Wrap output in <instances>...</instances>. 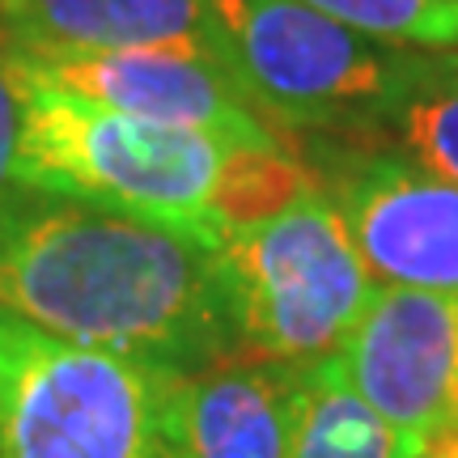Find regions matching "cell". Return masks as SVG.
Returning a JSON list of instances; mask_svg holds the SVG:
<instances>
[{
  "mask_svg": "<svg viewBox=\"0 0 458 458\" xmlns=\"http://www.w3.org/2000/svg\"><path fill=\"white\" fill-rule=\"evenodd\" d=\"M0 310L165 369L238 352L216 246L34 187L0 204Z\"/></svg>",
  "mask_w": 458,
  "mask_h": 458,
  "instance_id": "cell-1",
  "label": "cell"
},
{
  "mask_svg": "<svg viewBox=\"0 0 458 458\" xmlns=\"http://www.w3.org/2000/svg\"><path fill=\"white\" fill-rule=\"evenodd\" d=\"M13 72L21 85V187L145 216L204 246H221L229 229L280 213L310 187L284 148H242L208 131L148 123L51 85L17 60Z\"/></svg>",
  "mask_w": 458,
  "mask_h": 458,
  "instance_id": "cell-2",
  "label": "cell"
},
{
  "mask_svg": "<svg viewBox=\"0 0 458 458\" xmlns=\"http://www.w3.org/2000/svg\"><path fill=\"white\" fill-rule=\"evenodd\" d=\"M208 51L263 119L297 128L386 114L450 77V60L360 34L301 0H213Z\"/></svg>",
  "mask_w": 458,
  "mask_h": 458,
  "instance_id": "cell-3",
  "label": "cell"
},
{
  "mask_svg": "<svg viewBox=\"0 0 458 458\" xmlns=\"http://www.w3.org/2000/svg\"><path fill=\"white\" fill-rule=\"evenodd\" d=\"M216 255L238 352L280 365L340 352L382 289L335 199L314 182L280 213L229 229Z\"/></svg>",
  "mask_w": 458,
  "mask_h": 458,
  "instance_id": "cell-4",
  "label": "cell"
},
{
  "mask_svg": "<svg viewBox=\"0 0 458 458\" xmlns=\"http://www.w3.org/2000/svg\"><path fill=\"white\" fill-rule=\"evenodd\" d=\"M174 374L0 310V458H162Z\"/></svg>",
  "mask_w": 458,
  "mask_h": 458,
  "instance_id": "cell-5",
  "label": "cell"
},
{
  "mask_svg": "<svg viewBox=\"0 0 458 458\" xmlns=\"http://www.w3.org/2000/svg\"><path fill=\"white\" fill-rule=\"evenodd\" d=\"M331 357L416 458L458 433V297L382 284Z\"/></svg>",
  "mask_w": 458,
  "mask_h": 458,
  "instance_id": "cell-6",
  "label": "cell"
},
{
  "mask_svg": "<svg viewBox=\"0 0 458 458\" xmlns=\"http://www.w3.org/2000/svg\"><path fill=\"white\" fill-rule=\"evenodd\" d=\"M4 51V47H0ZM51 85H64L81 98L136 114L148 123L208 131L242 148H284L272 123L233 85L208 47H51L9 51Z\"/></svg>",
  "mask_w": 458,
  "mask_h": 458,
  "instance_id": "cell-7",
  "label": "cell"
},
{
  "mask_svg": "<svg viewBox=\"0 0 458 458\" xmlns=\"http://www.w3.org/2000/svg\"><path fill=\"white\" fill-rule=\"evenodd\" d=\"M331 199L377 284L458 297V182L420 162L369 157Z\"/></svg>",
  "mask_w": 458,
  "mask_h": 458,
  "instance_id": "cell-8",
  "label": "cell"
},
{
  "mask_svg": "<svg viewBox=\"0 0 458 458\" xmlns=\"http://www.w3.org/2000/svg\"><path fill=\"white\" fill-rule=\"evenodd\" d=\"M301 365L221 357L170 377L162 458H289Z\"/></svg>",
  "mask_w": 458,
  "mask_h": 458,
  "instance_id": "cell-9",
  "label": "cell"
},
{
  "mask_svg": "<svg viewBox=\"0 0 458 458\" xmlns=\"http://www.w3.org/2000/svg\"><path fill=\"white\" fill-rule=\"evenodd\" d=\"M213 0H0V47H208Z\"/></svg>",
  "mask_w": 458,
  "mask_h": 458,
  "instance_id": "cell-10",
  "label": "cell"
},
{
  "mask_svg": "<svg viewBox=\"0 0 458 458\" xmlns=\"http://www.w3.org/2000/svg\"><path fill=\"white\" fill-rule=\"evenodd\" d=\"M289 458H416L382 416L344 382L335 357L301 365Z\"/></svg>",
  "mask_w": 458,
  "mask_h": 458,
  "instance_id": "cell-11",
  "label": "cell"
},
{
  "mask_svg": "<svg viewBox=\"0 0 458 458\" xmlns=\"http://www.w3.org/2000/svg\"><path fill=\"white\" fill-rule=\"evenodd\" d=\"M360 34L408 47H458V0H301Z\"/></svg>",
  "mask_w": 458,
  "mask_h": 458,
  "instance_id": "cell-12",
  "label": "cell"
},
{
  "mask_svg": "<svg viewBox=\"0 0 458 458\" xmlns=\"http://www.w3.org/2000/svg\"><path fill=\"white\" fill-rule=\"evenodd\" d=\"M403 140L425 170L458 182V85L411 102L403 111Z\"/></svg>",
  "mask_w": 458,
  "mask_h": 458,
  "instance_id": "cell-13",
  "label": "cell"
},
{
  "mask_svg": "<svg viewBox=\"0 0 458 458\" xmlns=\"http://www.w3.org/2000/svg\"><path fill=\"white\" fill-rule=\"evenodd\" d=\"M17 145H21V85L13 60L0 51V204H9L17 182Z\"/></svg>",
  "mask_w": 458,
  "mask_h": 458,
  "instance_id": "cell-14",
  "label": "cell"
},
{
  "mask_svg": "<svg viewBox=\"0 0 458 458\" xmlns=\"http://www.w3.org/2000/svg\"><path fill=\"white\" fill-rule=\"evenodd\" d=\"M420 458H458V433H454V437H442V442H433Z\"/></svg>",
  "mask_w": 458,
  "mask_h": 458,
  "instance_id": "cell-15",
  "label": "cell"
}]
</instances>
